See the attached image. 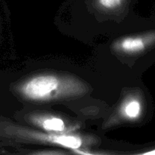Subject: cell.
Returning a JSON list of instances; mask_svg holds the SVG:
<instances>
[{
    "instance_id": "obj_1",
    "label": "cell",
    "mask_w": 155,
    "mask_h": 155,
    "mask_svg": "<svg viewBox=\"0 0 155 155\" xmlns=\"http://www.w3.org/2000/svg\"><path fill=\"white\" fill-rule=\"evenodd\" d=\"M86 91L84 84L71 76L39 74L20 83L17 92L24 100L49 102L76 97Z\"/></svg>"
},
{
    "instance_id": "obj_2",
    "label": "cell",
    "mask_w": 155,
    "mask_h": 155,
    "mask_svg": "<svg viewBox=\"0 0 155 155\" xmlns=\"http://www.w3.org/2000/svg\"><path fill=\"white\" fill-rule=\"evenodd\" d=\"M18 136L22 139H28L41 142L60 145L64 148H70L74 151L79 150L83 145V141L80 136L68 135L65 133H41L26 129L17 130Z\"/></svg>"
},
{
    "instance_id": "obj_3",
    "label": "cell",
    "mask_w": 155,
    "mask_h": 155,
    "mask_svg": "<svg viewBox=\"0 0 155 155\" xmlns=\"http://www.w3.org/2000/svg\"><path fill=\"white\" fill-rule=\"evenodd\" d=\"M154 42H155V32L123 38L114 44V48L115 51L123 54H134L143 51Z\"/></svg>"
},
{
    "instance_id": "obj_4",
    "label": "cell",
    "mask_w": 155,
    "mask_h": 155,
    "mask_svg": "<svg viewBox=\"0 0 155 155\" xmlns=\"http://www.w3.org/2000/svg\"><path fill=\"white\" fill-rule=\"evenodd\" d=\"M33 124L44 131L52 133H66L67 126L60 117L54 116H37L32 119Z\"/></svg>"
},
{
    "instance_id": "obj_5",
    "label": "cell",
    "mask_w": 155,
    "mask_h": 155,
    "mask_svg": "<svg viewBox=\"0 0 155 155\" xmlns=\"http://www.w3.org/2000/svg\"><path fill=\"white\" fill-rule=\"evenodd\" d=\"M142 112V104L138 98H131L127 100L121 107L123 117L129 120H135L139 118Z\"/></svg>"
},
{
    "instance_id": "obj_6",
    "label": "cell",
    "mask_w": 155,
    "mask_h": 155,
    "mask_svg": "<svg viewBox=\"0 0 155 155\" xmlns=\"http://www.w3.org/2000/svg\"><path fill=\"white\" fill-rule=\"evenodd\" d=\"M98 2L100 6H101L103 8L111 10L119 7L123 0H98Z\"/></svg>"
},
{
    "instance_id": "obj_7",
    "label": "cell",
    "mask_w": 155,
    "mask_h": 155,
    "mask_svg": "<svg viewBox=\"0 0 155 155\" xmlns=\"http://www.w3.org/2000/svg\"><path fill=\"white\" fill-rule=\"evenodd\" d=\"M141 154H143V155H155V148H154V149L151 150V151H147V152L142 153Z\"/></svg>"
}]
</instances>
